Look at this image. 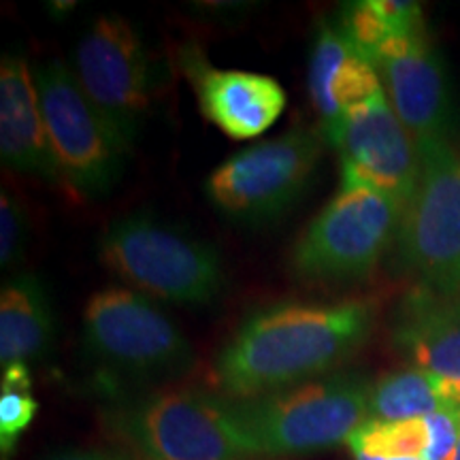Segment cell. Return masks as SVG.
I'll use <instances>...</instances> for the list:
<instances>
[{
  "label": "cell",
  "instance_id": "cell-1",
  "mask_svg": "<svg viewBox=\"0 0 460 460\" xmlns=\"http://www.w3.org/2000/svg\"><path fill=\"white\" fill-rule=\"evenodd\" d=\"M376 322L377 307L362 298L269 305L222 345L216 386L226 399L243 401L329 376L367 343Z\"/></svg>",
  "mask_w": 460,
  "mask_h": 460
},
{
  "label": "cell",
  "instance_id": "cell-2",
  "mask_svg": "<svg viewBox=\"0 0 460 460\" xmlns=\"http://www.w3.org/2000/svg\"><path fill=\"white\" fill-rule=\"evenodd\" d=\"M82 354L107 401L186 377L197 365L192 343L158 301L124 286L90 296Z\"/></svg>",
  "mask_w": 460,
  "mask_h": 460
},
{
  "label": "cell",
  "instance_id": "cell-3",
  "mask_svg": "<svg viewBox=\"0 0 460 460\" xmlns=\"http://www.w3.org/2000/svg\"><path fill=\"white\" fill-rule=\"evenodd\" d=\"M102 429L137 460H250L258 456L233 401L197 388H154L101 410Z\"/></svg>",
  "mask_w": 460,
  "mask_h": 460
},
{
  "label": "cell",
  "instance_id": "cell-4",
  "mask_svg": "<svg viewBox=\"0 0 460 460\" xmlns=\"http://www.w3.org/2000/svg\"><path fill=\"white\" fill-rule=\"evenodd\" d=\"M99 258L132 290L181 307L211 305L226 286L222 256L214 245L146 211L107 224Z\"/></svg>",
  "mask_w": 460,
  "mask_h": 460
},
{
  "label": "cell",
  "instance_id": "cell-5",
  "mask_svg": "<svg viewBox=\"0 0 460 460\" xmlns=\"http://www.w3.org/2000/svg\"><path fill=\"white\" fill-rule=\"evenodd\" d=\"M371 384L335 371L292 388L233 401L234 416L258 456H296L341 446L369 420Z\"/></svg>",
  "mask_w": 460,
  "mask_h": 460
},
{
  "label": "cell",
  "instance_id": "cell-6",
  "mask_svg": "<svg viewBox=\"0 0 460 460\" xmlns=\"http://www.w3.org/2000/svg\"><path fill=\"white\" fill-rule=\"evenodd\" d=\"M401 220L402 207L386 194L341 181L292 245L290 271L312 284L367 278L399 237Z\"/></svg>",
  "mask_w": 460,
  "mask_h": 460
},
{
  "label": "cell",
  "instance_id": "cell-7",
  "mask_svg": "<svg viewBox=\"0 0 460 460\" xmlns=\"http://www.w3.org/2000/svg\"><path fill=\"white\" fill-rule=\"evenodd\" d=\"M34 84L60 181L84 199H105L122 180L132 146L92 105L65 60L34 68Z\"/></svg>",
  "mask_w": 460,
  "mask_h": 460
},
{
  "label": "cell",
  "instance_id": "cell-8",
  "mask_svg": "<svg viewBox=\"0 0 460 460\" xmlns=\"http://www.w3.org/2000/svg\"><path fill=\"white\" fill-rule=\"evenodd\" d=\"M324 146L320 128L295 126L278 139L241 149L207 177V200L233 222H271L312 186Z\"/></svg>",
  "mask_w": 460,
  "mask_h": 460
},
{
  "label": "cell",
  "instance_id": "cell-9",
  "mask_svg": "<svg viewBox=\"0 0 460 460\" xmlns=\"http://www.w3.org/2000/svg\"><path fill=\"white\" fill-rule=\"evenodd\" d=\"M71 71L92 105L132 146L164 77L139 31L122 15H99L75 45Z\"/></svg>",
  "mask_w": 460,
  "mask_h": 460
},
{
  "label": "cell",
  "instance_id": "cell-10",
  "mask_svg": "<svg viewBox=\"0 0 460 460\" xmlns=\"http://www.w3.org/2000/svg\"><path fill=\"white\" fill-rule=\"evenodd\" d=\"M416 194L402 211L399 262L422 286L460 295V149L422 154Z\"/></svg>",
  "mask_w": 460,
  "mask_h": 460
},
{
  "label": "cell",
  "instance_id": "cell-11",
  "mask_svg": "<svg viewBox=\"0 0 460 460\" xmlns=\"http://www.w3.org/2000/svg\"><path fill=\"white\" fill-rule=\"evenodd\" d=\"M376 68L390 107L416 141L420 156L452 146V90L429 32L388 39L376 58Z\"/></svg>",
  "mask_w": 460,
  "mask_h": 460
},
{
  "label": "cell",
  "instance_id": "cell-12",
  "mask_svg": "<svg viewBox=\"0 0 460 460\" xmlns=\"http://www.w3.org/2000/svg\"><path fill=\"white\" fill-rule=\"evenodd\" d=\"M331 147L341 158V181L365 183L405 211L422 175V158L386 92L345 113Z\"/></svg>",
  "mask_w": 460,
  "mask_h": 460
},
{
  "label": "cell",
  "instance_id": "cell-13",
  "mask_svg": "<svg viewBox=\"0 0 460 460\" xmlns=\"http://www.w3.org/2000/svg\"><path fill=\"white\" fill-rule=\"evenodd\" d=\"M180 65L192 84L200 113L230 139H254L284 113L286 90L269 75L211 66L199 45L180 51Z\"/></svg>",
  "mask_w": 460,
  "mask_h": 460
},
{
  "label": "cell",
  "instance_id": "cell-14",
  "mask_svg": "<svg viewBox=\"0 0 460 460\" xmlns=\"http://www.w3.org/2000/svg\"><path fill=\"white\" fill-rule=\"evenodd\" d=\"M307 88L320 115V132L329 146L335 141L345 113L384 92L377 68L349 45L341 28L331 20H320L315 26Z\"/></svg>",
  "mask_w": 460,
  "mask_h": 460
},
{
  "label": "cell",
  "instance_id": "cell-15",
  "mask_svg": "<svg viewBox=\"0 0 460 460\" xmlns=\"http://www.w3.org/2000/svg\"><path fill=\"white\" fill-rule=\"evenodd\" d=\"M393 343L413 367L460 390V295L413 288L394 312Z\"/></svg>",
  "mask_w": 460,
  "mask_h": 460
},
{
  "label": "cell",
  "instance_id": "cell-16",
  "mask_svg": "<svg viewBox=\"0 0 460 460\" xmlns=\"http://www.w3.org/2000/svg\"><path fill=\"white\" fill-rule=\"evenodd\" d=\"M0 158L11 171L56 181L48 132L34 71L22 56L7 54L0 65Z\"/></svg>",
  "mask_w": 460,
  "mask_h": 460
},
{
  "label": "cell",
  "instance_id": "cell-17",
  "mask_svg": "<svg viewBox=\"0 0 460 460\" xmlns=\"http://www.w3.org/2000/svg\"><path fill=\"white\" fill-rule=\"evenodd\" d=\"M56 314L48 286L34 273H17L0 292V365L31 367L49 356Z\"/></svg>",
  "mask_w": 460,
  "mask_h": 460
},
{
  "label": "cell",
  "instance_id": "cell-18",
  "mask_svg": "<svg viewBox=\"0 0 460 460\" xmlns=\"http://www.w3.org/2000/svg\"><path fill=\"white\" fill-rule=\"evenodd\" d=\"M447 407H460V390L420 367L390 371L371 384L369 420H427Z\"/></svg>",
  "mask_w": 460,
  "mask_h": 460
},
{
  "label": "cell",
  "instance_id": "cell-19",
  "mask_svg": "<svg viewBox=\"0 0 460 460\" xmlns=\"http://www.w3.org/2000/svg\"><path fill=\"white\" fill-rule=\"evenodd\" d=\"M345 444L352 454L427 460L430 433L427 420H367Z\"/></svg>",
  "mask_w": 460,
  "mask_h": 460
},
{
  "label": "cell",
  "instance_id": "cell-20",
  "mask_svg": "<svg viewBox=\"0 0 460 460\" xmlns=\"http://www.w3.org/2000/svg\"><path fill=\"white\" fill-rule=\"evenodd\" d=\"M32 373L26 367H11L3 371L0 386V452L9 456L20 435L31 427L37 416L39 402L31 394Z\"/></svg>",
  "mask_w": 460,
  "mask_h": 460
},
{
  "label": "cell",
  "instance_id": "cell-21",
  "mask_svg": "<svg viewBox=\"0 0 460 460\" xmlns=\"http://www.w3.org/2000/svg\"><path fill=\"white\" fill-rule=\"evenodd\" d=\"M28 233V211L24 203L17 199L15 192L3 188L0 192V267L7 269L17 267L26 250Z\"/></svg>",
  "mask_w": 460,
  "mask_h": 460
},
{
  "label": "cell",
  "instance_id": "cell-22",
  "mask_svg": "<svg viewBox=\"0 0 460 460\" xmlns=\"http://www.w3.org/2000/svg\"><path fill=\"white\" fill-rule=\"evenodd\" d=\"M430 444L427 460H454L460 441V407H447L427 418Z\"/></svg>",
  "mask_w": 460,
  "mask_h": 460
},
{
  "label": "cell",
  "instance_id": "cell-23",
  "mask_svg": "<svg viewBox=\"0 0 460 460\" xmlns=\"http://www.w3.org/2000/svg\"><path fill=\"white\" fill-rule=\"evenodd\" d=\"M45 460H137L122 447H77V450L58 452Z\"/></svg>",
  "mask_w": 460,
  "mask_h": 460
},
{
  "label": "cell",
  "instance_id": "cell-24",
  "mask_svg": "<svg viewBox=\"0 0 460 460\" xmlns=\"http://www.w3.org/2000/svg\"><path fill=\"white\" fill-rule=\"evenodd\" d=\"M51 7V11H54L56 15H62V13H66V11H71L73 7H75V3H54V4H49Z\"/></svg>",
  "mask_w": 460,
  "mask_h": 460
},
{
  "label": "cell",
  "instance_id": "cell-25",
  "mask_svg": "<svg viewBox=\"0 0 460 460\" xmlns=\"http://www.w3.org/2000/svg\"><path fill=\"white\" fill-rule=\"evenodd\" d=\"M356 460H424V458H376V456H367V454H354Z\"/></svg>",
  "mask_w": 460,
  "mask_h": 460
},
{
  "label": "cell",
  "instance_id": "cell-26",
  "mask_svg": "<svg viewBox=\"0 0 460 460\" xmlns=\"http://www.w3.org/2000/svg\"><path fill=\"white\" fill-rule=\"evenodd\" d=\"M454 460H460V441H458V450H456V458Z\"/></svg>",
  "mask_w": 460,
  "mask_h": 460
}]
</instances>
